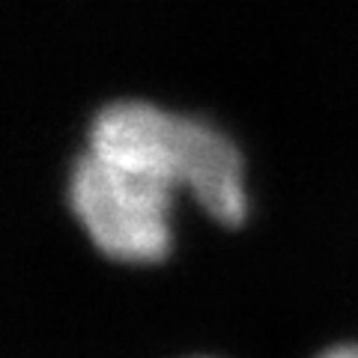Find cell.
Listing matches in <instances>:
<instances>
[{
    "label": "cell",
    "mask_w": 358,
    "mask_h": 358,
    "mask_svg": "<svg viewBox=\"0 0 358 358\" xmlns=\"http://www.w3.org/2000/svg\"><path fill=\"white\" fill-rule=\"evenodd\" d=\"M87 150L192 194L209 218L239 227L248 215L245 162L227 134L206 120L150 102H114L90 126Z\"/></svg>",
    "instance_id": "obj_1"
},
{
    "label": "cell",
    "mask_w": 358,
    "mask_h": 358,
    "mask_svg": "<svg viewBox=\"0 0 358 358\" xmlns=\"http://www.w3.org/2000/svg\"><path fill=\"white\" fill-rule=\"evenodd\" d=\"M173 192L134 167L84 152L72 167L69 203L108 260L162 263L173 248Z\"/></svg>",
    "instance_id": "obj_2"
},
{
    "label": "cell",
    "mask_w": 358,
    "mask_h": 358,
    "mask_svg": "<svg viewBox=\"0 0 358 358\" xmlns=\"http://www.w3.org/2000/svg\"><path fill=\"white\" fill-rule=\"evenodd\" d=\"M317 358H358V343H343V346H331Z\"/></svg>",
    "instance_id": "obj_3"
},
{
    "label": "cell",
    "mask_w": 358,
    "mask_h": 358,
    "mask_svg": "<svg viewBox=\"0 0 358 358\" xmlns=\"http://www.w3.org/2000/svg\"><path fill=\"white\" fill-rule=\"evenodd\" d=\"M188 358H192V355H188ZM194 358H209V355H194Z\"/></svg>",
    "instance_id": "obj_4"
}]
</instances>
